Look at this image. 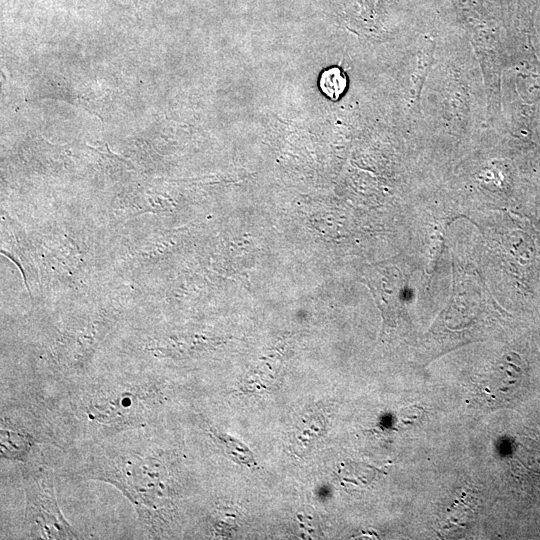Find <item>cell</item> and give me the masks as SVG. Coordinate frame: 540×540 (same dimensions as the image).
I'll list each match as a JSON object with an SVG mask.
<instances>
[{"label": "cell", "instance_id": "1", "mask_svg": "<svg viewBox=\"0 0 540 540\" xmlns=\"http://www.w3.org/2000/svg\"><path fill=\"white\" fill-rule=\"evenodd\" d=\"M171 462L170 455L157 447L112 448L93 456L79 474L116 487L133 504L142 523L157 535L171 520L178 493Z\"/></svg>", "mask_w": 540, "mask_h": 540}, {"label": "cell", "instance_id": "2", "mask_svg": "<svg viewBox=\"0 0 540 540\" xmlns=\"http://www.w3.org/2000/svg\"><path fill=\"white\" fill-rule=\"evenodd\" d=\"M166 399L157 382H104L91 387L77 409L86 424L108 435L147 422Z\"/></svg>", "mask_w": 540, "mask_h": 540}, {"label": "cell", "instance_id": "3", "mask_svg": "<svg viewBox=\"0 0 540 540\" xmlns=\"http://www.w3.org/2000/svg\"><path fill=\"white\" fill-rule=\"evenodd\" d=\"M25 521L33 539H76L63 516L55 494L53 473L42 466L22 468Z\"/></svg>", "mask_w": 540, "mask_h": 540}, {"label": "cell", "instance_id": "4", "mask_svg": "<svg viewBox=\"0 0 540 540\" xmlns=\"http://www.w3.org/2000/svg\"><path fill=\"white\" fill-rule=\"evenodd\" d=\"M523 378L520 358L510 354L499 362L476 387L475 400L487 408L496 409L508 402L518 390Z\"/></svg>", "mask_w": 540, "mask_h": 540}, {"label": "cell", "instance_id": "5", "mask_svg": "<svg viewBox=\"0 0 540 540\" xmlns=\"http://www.w3.org/2000/svg\"><path fill=\"white\" fill-rule=\"evenodd\" d=\"M39 439L24 426L12 423L6 416L1 418L0 451L2 457L26 463Z\"/></svg>", "mask_w": 540, "mask_h": 540}, {"label": "cell", "instance_id": "6", "mask_svg": "<svg viewBox=\"0 0 540 540\" xmlns=\"http://www.w3.org/2000/svg\"><path fill=\"white\" fill-rule=\"evenodd\" d=\"M208 433L216 445L233 461L246 466L256 464L254 454L239 440L220 432L214 427H209Z\"/></svg>", "mask_w": 540, "mask_h": 540}, {"label": "cell", "instance_id": "7", "mask_svg": "<svg viewBox=\"0 0 540 540\" xmlns=\"http://www.w3.org/2000/svg\"><path fill=\"white\" fill-rule=\"evenodd\" d=\"M326 418L322 413L311 412L304 416L295 433L296 445L307 450L325 432Z\"/></svg>", "mask_w": 540, "mask_h": 540}, {"label": "cell", "instance_id": "8", "mask_svg": "<svg viewBox=\"0 0 540 540\" xmlns=\"http://www.w3.org/2000/svg\"><path fill=\"white\" fill-rule=\"evenodd\" d=\"M237 520L238 515L231 507H217L209 521L211 534L216 537H229L236 530Z\"/></svg>", "mask_w": 540, "mask_h": 540}, {"label": "cell", "instance_id": "9", "mask_svg": "<svg viewBox=\"0 0 540 540\" xmlns=\"http://www.w3.org/2000/svg\"><path fill=\"white\" fill-rule=\"evenodd\" d=\"M319 86L327 97L336 101L346 89V75L339 67H331L322 72Z\"/></svg>", "mask_w": 540, "mask_h": 540}, {"label": "cell", "instance_id": "10", "mask_svg": "<svg viewBox=\"0 0 540 540\" xmlns=\"http://www.w3.org/2000/svg\"><path fill=\"white\" fill-rule=\"evenodd\" d=\"M301 528L309 535H316L318 531V521L313 516V512L304 511L298 516Z\"/></svg>", "mask_w": 540, "mask_h": 540}]
</instances>
